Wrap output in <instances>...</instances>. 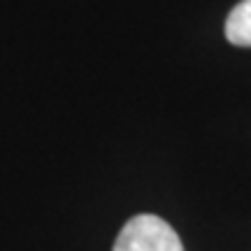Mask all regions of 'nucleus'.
I'll list each match as a JSON object with an SVG mask.
<instances>
[{
	"instance_id": "1",
	"label": "nucleus",
	"mask_w": 251,
	"mask_h": 251,
	"mask_svg": "<svg viewBox=\"0 0 251 251\" xmlns=\"http://www.w3.org/2000/svg\"><path fill=\"white\" fill-rule=\"evenodd\" d=\"M112 251H184V247L179 235L161 216L137 214L121 228Z\"/></svg>"
},
{
	"instance_id": "2",
	"label": "nucleus",
	"mask_w": 251,
	"mask_h": 251,
	"mask_svg": "<svg viewBox=\"0 0 251 251\" xmlns=\"http://www.w3.org/2000/svg\"><path fill=\"white\" fill-rule=\"evenodd\" d=\"M226 37L235 47H251V0H242L226 19Z\"/></svg>"
}]
</instances>
